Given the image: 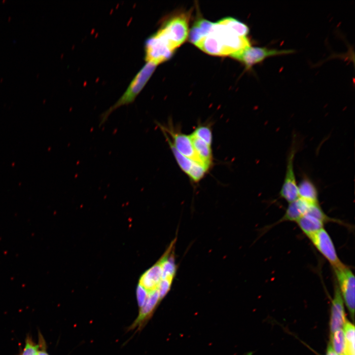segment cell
<instances>
[{"label": "cell", "instance_id": "25", "mask_svg": "<svg viewBox=\"0 0 355 355\" xmlns=\"http://www.w3.org/2000/svg\"><path fill=\"white\" fill-rule=\"evenodd\" d=\"M148 295L147 291L141 285L138 284L136 290V296L139 309L144 304Z\"/></svg>", "mask_w": 355, "mask_h": 355}, {"label": "cell", "instance_id": "5", "mask_svg": "<svg viewBox=\"0 0 355 355\" xmlns=\"http://www.w3.org/2000/svg\"><path fill=\"white\" fill-rule=\"evenodd\" d=\"M296 150L297 147L295 142L293 141L287 156L284 179L280 191L281 197L288 203L299 198L297 184L294 171V159Z\"/></svg>", "mask_w": 355, "mask_h": 355}, {"label": "cell", "instance_id": "16", "mask_svg": "<svg viewBox=\"0 0 355 355\" xmlns=\"http://www.w3.org/2000/svg\"><path fill=\"white\" fill-rule=\"evenodd\" d=\"M190 136L197 156L204 165L209 169L213 161L211 146L192 134H190Z\"/></svg>", "mask_w": 355, "mask_h": 355}, {"label": "cell", "instance_id": "15", "mask_svg": "<svg viewBox=\"0 0 355 355\" xmlns=\"http://www.w3.org/2000/svg\"><path fill=\"white\" fill-rule=\"evenodd\" d=\"M302 232L310 238L313 235L323 228L324 223L307 214H304L297 221Z\"/></svg>", "mask_w": 355, "mask_h": 355}, {"label": "cell", "instance_id": "17", "mask_svg": "<svg viewBox=\"0 0 355 355\" xmlns=\"http://www.w3.org/2000/svg\"><path fill=\"white\" fill-rule=\"evenodd\" d=\"M161 131L167 142L169 144V145L175 157V159L176 160L178 164V165L179 166L181 170L187 175L189 171L193 167L194 165L197 162L185 156L184 155L180 153L179 152H178L173 144L171 139L168 134L164 131Z\"/></svg>", "mask_w": 355, "mask_h": 355}, {"label": "cell", "instance_id": "20", "mask_svg": "<svg viewBox=\"0 0 355 355\" xmlns=\"http://www.w3.org/2000/svg\"><path fill=\"white\" fill-rule=\"evenodd\" d=\"M191 134L211 146L213 142V134L209 126L205 125L198 126Z\"/></svg>", "mask_w": 355, "mask_h": 355}, {"label": "cell", "instance_id": "22", "mask_svg": "<svg viewBox=\"0 0 355 355\" xmlns=\"http://www.w3.org/2000/svg\"><path fill=\"white\" fill-rule=\"evenodd\" d=\"M208 170V168L202 164L196 163L187 176L192 181L198 182L205 177Z\"/></svg>", "mask_w": 355, "mask_h": 355}, {"label": "cell", "instance_id": "14", "mask_svg": "<svg viewBox=\"0 0 355 355\" xmlns=\"http://www.w3.org/2000/svg\"><path fill=\"white\" fill-rule=\"evenodd\" d=\"M213 24L204 19L196 21L189 32L190 42L196 45L203 37L211 32Z\"/></svg>", "mask_w": 355, "mask_h": 355}, {"label": "cell", "instance_id": "23", "mask_svg": "<svg viewBox=\"0 0 355 355\" xmlns=\"http://www.w3.org/2000/svg\"><path fill=\"white\" fill-rule=\"evenodd\" d=\"M346 345L355 347V327L349 321H346L343 329Z\"/></svg>", "mask_w": 355, "mask_h": 355}, {"label": "cell", "instance_id": "21", "mask_svg": "<svg viewBox=\"0 0 355 355\" xmlns=\"http://www.w3.org/2000/svg\"><path fill=\"white\" fill-rule=\"evenodd\" d=\"M305 214L311 215L324 223L333 220L324 213L319 203L310 204Z\"/></svg>", "mask_w": 355, "mask_h": 355}, {"label": "cell", "instance_id": "13", "mask_svg": "<svg viewBox=\"0 0 355 355\" xmlns=\"http://www.w3.org/2000/svg\"><path fill=\"white\" fill-rule=\"evenodd\" d=\"M298 197L310 203H319L318 191L314 182L308 177H303L297 184Z\"/></svg>", "mask_w": 355, "mask_h": 355}, {"label": "cell", "instance_id": "26", "mask_svg": "<svg viewBox=\"0 0 355 355\" xmlns=\"http://www.w3.org/2000/svg\"><path fill=\"white\" fill-rule=\"evenodd\" d=\"M39 344L36 345L32 340L28 338L25 346L21 355H33L38 350Z\"/></svg>", "mask_w": 355, "mask_h": 355}, {"label": "cell", "instance_id": "6", "mask_svg": "<svg viewBox=\"0 0 355 355\" xmlns=\"http://www.w3.org/2000/svg\"><path fill=\"white\" fill-rule=\"evenodd\" d=\"M293 52L292 50L268 49L266 47L249 46L242 53L232 57L243 63L249 70L254 65L262 62L265 59L273 56L288 54Z\"/></svg>", "mask_w": 355, "mask_h": 355}, {"label": "cell", "instance_id": "11", "mask_svg": "<svg viewBox=\"0 0 355 355\" xmlns=\"http://www.w3.org/2000/svg\"><path fill=\"white\" fill-rule=\"evenodd\" d=\"M162 279L161 264L158 260L156 264L142 275L139 284L143 287L149 293L158 289Z\"/></svg>", "mask_w": 355, "mask_h": 355}, {"label": "cell", "instance_id": "1", "mask_svg": "<svg viewBox=\"0 0 355 355\" xmlns=\"http://www.w3.org/2000/svg\"><path fill=\"white\" fill-rule=\"evenodd\" d=\"M156 66L153 64L148 62L143 66L133 79L121 97L113 105L101 114L99 127L106 121L113 111L120 106L128 105L135 101L150 79Z\"/></svg>", "mask_w": 355, "mask_h": 355}, {"label": "cell", "instance_id": "8", "mask_svg": "<svg viewBox=\"0 0 355 355\" xmlns=\"http://www.w3.org/2000/svg\"><path fill=\"white\" fill-rule=\"evenodd\" d=\"M157 125L161 130L170 135L171 138H170L173 144L178 152L185 156L206 167L197 156L190 135L184 134L175 130L172 126L170 125H169L168 127H165L158 123Z\"/></svg>", "mask_w": 355, "mask_h": 355}, {"label": "cell", "instance_id": "27", "mask_svg": "<svg viewBox=\"0 0 355 355\" xmlns=\"http://www.w3.org/2000/svg\"><path fill=\"white\" fill-rule=\"evenodd\" d=\"M37 355H49L46 351L43 343H42V346L39 344V348L37 351Z\"/></svg>", "mask_w": 355, "mask_h": 355}, {"label": "cell", "instance_id": "19", "mask_svg": "<svg viewBox=\"0 0 355 355\" xmlns=\"http://www.w3.org/2000/svg\"><path fill=\"white\" fill-rule=\"evenodd\" d=\"M331 341L334 351L339 355H344L346 340L343 330L341 328L331 334Z\"/></svg>", "mask_w": 355, "mask_h": 355}, {"label": "cell", "instance_id": "2", "mask_svg": "<svg viewBox=\"0 0 355 355\" xmlns=\"http://www.w3.org/2000/svg\"><path fill=\"white\" fill-rule=\"evenodd\" d=\"M188 23L186 15L175 16L166 21L155 34L175 51L187 37Z\"/></svg>", "mask_w": 355, "mask_h": 355}, {"label": "cell", "instance_id": "12", "mask_svg": "<svg viewBox=\"0 0 355 355\" xmlns=\"http://www.w3.org/2000/svg\"><path fill=\"white\" fill-rule=\"evenodd\" d=\"M310 204L300 198L288 203L284 216L278 223L286 221L296 222L305 214Z\"/></svg>", "mask_w": 355, "mask_h": 355}, {"label": "cell", "instance_id": "7", "mask_svg": "<svg viewBox=\"0 0 355 355\" xmlns=\"http://www.w3.org/2000/svg\"><path fill=\"white\" fill-rule=\"evenodd\" d=\"M309 239L316 248L330 263L333 268L341 266L344 264L337 255L330 235L324 228L315 233Z\"/></svg>", "mask_w": 355, "mask_h": 355}, {"label": "cell", "instance_id": "9", "mask_svg": "<svg viewBox=\"0 0 355 355\" xmlns=\"http://www.w3.org/2000/svg\"><path fill=\"white\" fill-rule=\"evenodd\" d=\"M161 302L158 289L148 293L146 301L139 310V314L130 326L129 330L137 329L141 330L153 315L154 312Z\"/></svg>", "mask_w": 355, "mask_h": 355}, {"label": "cell", "instance_id": "24", "mask_svg": "<svg viewBox=\"0 0 355 355\" xmlns=\"http://www.w3.org/2000/svg\"><path fill=\"white\" fill-rule=\"evenodd\" d=\"M173 282L170 279H162L161 281L158 288L161 301L170 291Z\"/></svg>", "mask_w": 355, "mask_h": 355}, {"label": "cell", "instance_id": "28", "mask_svg": "<svg viewBox=\"0 0 355 355\" xmlns=\"http://www.w3.org/2000/svg\"><path fill=\"white\" fill-rule=\"evenodd\" d=\"M326 355H339L333 349L331 345L329 344L327 348Z\"/></svg>", "mask_w": 355, "mask_h": 355}, {"label": "cell", "instance_id": "10", "mask_svg": "<svg viewBox=\"0 0 355 355\" xmlns=\"http://www.w3.org/2000/svg\"><path fill=\"white\" fill-rule=\"evenodd\" d=\"M343 299L336 284L334 294L332 301L331 315L330 323L331 334L341 329L346 322Z\"/></svg>", "mask_w": 355, "mask_h": 355}, {"label": "cell", "instance_id": "4", "mask_svg": "<svg viewBox=\"0 0 355 355\" xmlns=\"http://www.w3.org/2000/svg\"><path fill=\"white\" fill-rule=\"evenodd\" d=\"M144 50L146 62L156 66L170 59L174 52L163 39L155 34L145 40Z\"/></svg>", "mask_w": 355, "mask_h": 355}, {"label": "cell", "instance_id": "18", "mask_svg": "<svg viewBox=\"0 0 355 355\" xmlns=\"http://www.w3.org/2000/svg\"><path fill=\"white\" fill-rule=\"evenodd\" d=\"M230 30L240 36H246L249 33L248 26L232 17H225L218 21Z\"/></svg>", "mask_w": 355, "mask_h": 355}, {"label": "cell", "instance_id": "3", "mask_svg": "<svg viewBox=\"0 0 355 355\" xmlns=\"http://www.w3.org/2000/svg\"><path fill=\"white\" fill-rule=\"evenodd\" d=\"M336 280L342 297L354 319L355 312V275L348 266L343 264L333 268Z\"/></svg>", "mask_w": 355, "mask_h": 355}]
</instances>
